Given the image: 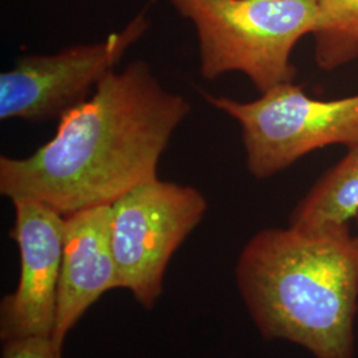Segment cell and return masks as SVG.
Listing matches in <instances>:
<instances>
[{"instance_id":"6da1fadb","label":"cell","mask_w":358,"mask_h":358,"mask_svg":"<svg viewBox=\"0 0 358 358\" xmlns=\"http://www.w3.org/2000/svg\"><path fill=\"white\" fill-rule=\"evenodd\" d=\"M189 113V101L165 90L145 62L112 71L60 118L51 141L26 158L0 157V192L64 217L112 205L157 178L159 158Z\"/></svg>"},{"instance_id":"7a4b0ae2","label":"cell","mask_w":358,"mask_h":358,"mask_svg":"<svg viewBox=\"0 0 358 358\" xmlns=\"http://www.w3.org/2000/svg\"><path fill=\"white\" fill-rule=\"evenodd\" d=\"M235 278L264 340L292 343L315 358H355L358 239L350 224L259 231Z\"/></svg>"},{"instance_id":"3957f363","label":"cell","mask_w":358,"mask_h":358,"mask_svg":"<svg viewBox=\"0 0 358 358\" xmlns=\"http://www.w3.org/2000/svg\"><path fill=\"white\" fill-rule=\"evenodd\" d=\"M169 1L196 31L202 76L242 72L260 93L294 83L291 55L319 17L317 0Z\"/></svg>"},{"instance_id":"277c9868","label":"cell","mask_w":358,"mask_h":358,"mask_svg":"<svg viewBox=\"0 0 358 358\" xmlns=\"http://www.w3.org/2000/svg\"><path fill=\"white\" fill-rule=\"evenodd\" d=\"M203 97L239 122L247 169L257 179L273 177L317 149L358 143V94L316 100L303 87L285 83L248 103Z\"/></svg>"},{"instance_id":"5b68a950","label":"cell","mask_w":358,"mask_h":358,"mask_svg":"<svg viewBox=\"0 0 358 358\" xmlns=\"http://www.w3.org/2000/svg\"><path fill=\"white\" fill-rule=\"evenodd\" d=\"M207 211L203 194L157 178L110 205V243L118 285L146 309L162 294L169 262Z\"/></svg>"},{"instance_id":"8992f818","label":"cell","mask_w":358,"mask_h":358,"mask_svg":"<svg viewBox=\"0 0 358 358\" xmlns=\"http://www.w3.org/2000/svg\"><path fill=\"white\" fill-rule=\"evenodd\" d=\"M149 28L145 13L121 32L55 55L23 56L0 76V118L43 122L88 100L103 77Z\"/></svg>"},{"instance_id":"52a82bcc","label":"cell","mask_w":358,"mask_h":358,"mask_svg":"<svg viewBox=\"0 0 358 358\" xmlns=\"http://www.w3.org/2000/svg\"><path fill=\"white\" fill-rule=\"evenodd\" d=\"M13 238L20 255V276L0 307L3 341L52 337L64 247L65 217L28 198L13 199Z\"/></svg>"},{"instance_id":"ba28073f","label":"cell","mask_w":358,"mask_h":358,"mask_svg":"<svg viewBox=\"0 0 358 358\" xmlns=\"http://www.w3.org/2000/svg\"><path fill=\"white\" fill-rule=\"evenodd\" d=\"M115 288L120 285L110 243V205L66 215L53 341L63 346L84 313Z\"/></svg>"},{"instance_id":"9c48e42d","label":"cell","mask_w":358,"mask_h":358,"mask_svg":"<svg viewBox=\"0 0 358 358\" xmlns=\"http://www.w3.org/2000/svg\"><path fill=\"white\" fill-rule=\"evenodd\" d=\"M358 214V143L328 169L296 205L289 226L297 230H320L350 224Z\"/></svg>"},{"instance_id":"30bf717a","label":"cell","mask_w":358,"mask_h":358,"mask_svg":"<svg viewBox=\"0 0 358 358\" xmlns=\"http://www.w3.org/2000/svg\"><path fill=\"white\" fill-rule=\"evenodd\" d=\"M315 62L336 71L358 59V0H317Z\"/></svg>"},{"instance_id":"8fae6325","label":"cell","mask_w":358,"mask_h":358,"mask_svg":"<svg viewBox=\"0 0 358 358\" xmlns=\"http://www.w3.org/2000/svg\"><path fill=\"white\" fill-rule=\"evenodd\" d=\"M62 350L52 337H24L6 341L1 358H62Z\"/></svg>"},{"instance_id":"7c38bea8","label":"cell","mask_w":358,"mask_h":358,"mask_svg":"<svg viewBox=\"0 0 358 358\" xmlns=\"http://www.w3.org/2000/svg\"><path fill=\"white\" fill-rule=\"evenodd\" d=\"M355 222H356V226H357V232H356V236H357L358 239V214L357 217H355Z\"/></svg>"}]
</instances>
